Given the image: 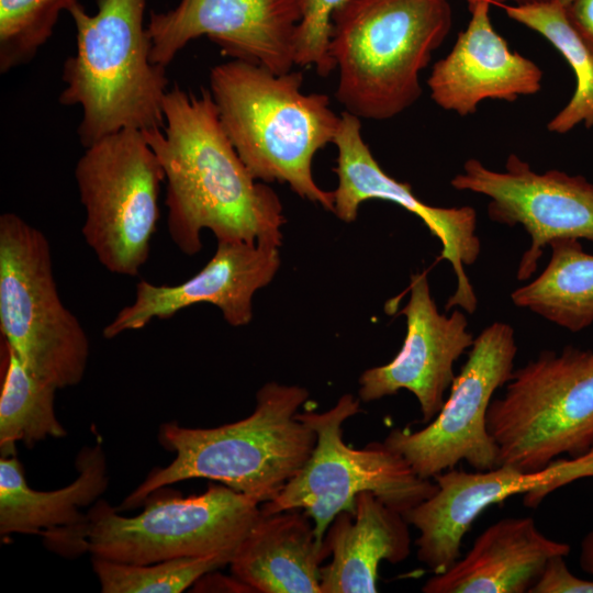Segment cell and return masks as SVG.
<instances>
[{"label":"cell","instance_id":"obj_1","mask_svg":"<svg viewBox=\"0 0 593 593\" xmlns=\"http://www.w3.org/2000/svg\"><path fill=\"white\" fill-rule=\"evenodd\" d=\"M163 128L142 131L165 172L167 228L181 253L201 250V232L217 242L279 247L286 223L278 194L256 180L227 137L210 90L175 85Z\"/></svg>","mask_w":593,"mask_h":593},{"label":"cell","instance_id":"obj_2","mask_svg":"<svg viewBox=\"0 0 593 593\" xmlns=\"http://www.w3.org/2000/svg\"><path fill=\"white\" fill-rule=\"evenodd\" d=\"M309 398L300 385L268 382L256 394L247 417L212 428L164 423L158 439L174 460L154 469L123 501L142 506L159 489L188 479L222 483L257 502L273 500L311 456L315 432L296 413Z\"/></svg>","mask_w":593,"mask_h":593},{"label":"cell","instance_id":"obj_3","mask_svg":"<svg viewBox=\"0 0 593 593\" xmlns=\"http://www.w3.org/2000/svg\"><path fill=\"white\" fill-rule=\"evenodd\" d=\"M303 74H275L233 59L210 71L220 121L256 180L288 183L302 199L334 211V193L312 175L315 154L334 143L340 116L324 93H303Z\"/></svg>","mask_w":593,"mask_h":593},{"label":"cell","instance_id":"obj_4","mask_svg":"<svg viewBox=\"0 0 593 593\" xmlns=\"http://www.w3.org/2000/svg\"><path fill=\"white\" fill-rule=\"evenodd\" d=\"M450 27L448 0H344L329 41L337 101L359 119L399 115L422 96L419 74Z\"/></svg>","mask_w":593,"mask_h":593},{"label":"cell","instance_id":"obj_5","mask_svg":"<svg viewBox=\"0 0 593 593\" xmlns=\"http://www.w3.org/2000/svg\"><path fill=\"white\" fill-rule=\"evenodd\" d=\"M147 0H97L89 14L75 0L76 52L65 60L59 96L82 110L77 133L86 148L125 128H163L166 67L150 60L144 22Z\"/></svg>","mask_w":593,"mask_h":593},{"label":"cell","instance_id":"obj_6","mask_svg":"<svg viewBox=\"0 0 593 593\" xmlns=\"http://www.w3.org/2000/svg\"><path fill=\"white\" fill-rule=\"evenodd\" d=\"M486 415L499 466L524 472L593 449V349H545L518 369Z\"/></svg>","mask_w":593,"mask_h":593},{"label":"cell","instance_id":"obj_7","mask_svg":"<svg viewBox=\"0 0 593 593\" xmlns=\"http://www.w3.org/2000/svg\"><path fill=\"white\" fill-rule=\"evenodd\" d=\"M0 329L36 378L56 389L82 380L88 336L59 296L48 239L15 213L0 216Z\"/></svg>","mask_w":593,"mask_h":593},{"label":"cell","instance_id":"obj_8","mask_svg":"<svg viewBox=\"0 0 593 593\" xmlns=\"http://www.w3.org/2000/svg\"><path fill=\"white\" fill-rule=\"evenodd\" d=\"M359 412V400L346 393L327 411L296 413L315 432L316 443L306 462L278 496L261 503L264 514L302 510L323 540L337 514L354 511L359 493L371 492L403 514L434 494L435 481L421 478L383 441L359 449L345 444L343 425Z\"/></svg>","mask_w":593,"mask_h":593},{"label":"cell","instance_id":"obj_9","mask_svg":"<svg viewBox=\"0 0 593 593\" xmlns=\"http://www.w3.org/2000/svg\"><path fill=\"white\" fill-rule=\"evenodd\" d=\"M125 517L104 500L87 513L82 548L94 557L147 564L233 553L261 514L260 503L222 483L197 495L154 496Z\"/></svg>","mask_w":593,"mask_h":593},{"label":"cell","instance_id":"obj_10","mask_svg":"<svg viewBox=\"0 0 593 593\" xmlns=\"http://www.w3.org/2000/svg\"><path fill=\"white\" fill-rule=\"evenodd\" d=\"M86 211L82 236L110 272L135 277L149 256L165 172L142 131L125 128L85 148L75 168Z\"/></svg>","mask_w":593,"mask_h":593},{"label":"cell","instance_id":"obj_11","mask_svg":"<svg viewBox=\"0 0 593 593\" xmlns=\"http://www.w3.org/2000/svg\"><path fill=\"white\" fill-rule=\"evenodd\" d=\"M516 355L514 328L504 322L488 325L474 337L438 414L422 429H392L383 444L423 479L433 480L460 461L478 471L497 467L486 415L494 393L512 377Z\"/></svg>","mask_w":593,"mask_h":593},{"label":"cell","instance_id":"obj_12","mask_svg":"<svg viewBox=\"0 0 593 593\" xmlns=\"http://www.w3.org/2000/svg\"><path fill=\"white\" fill-rule=\"evenodd\" d=\"M450 184L458 191L488 197L491 221L510 227L521 225L529 235L530 245L517 267L519 281L533 277L551 240L569 237L593 243V183L583 176L557 169L536 172L511 154L503 171L475 158L466 160Z\"/></svg>","mask_w":593,"mask_h":593},{"label":"cell","instance_id":"obj_13","mask_svg":"<svg viewBox=\"0 0 593 593\" xmlns=\"http://www.w3.org/2000/svg\"><path fill=\"white\" fill-rule=\"evenodd\" d=\"M584 478H593V449L557 458L534 472L504 465L475 472L446 470L433 478L434 494L404 514L418 532L416 557L434 573L444 572L460 558L462 538L489 506L523 494V504L536 508L553 491Z\"/></svg>","mask_w":593,"mask_h":593},{"label":"cell","instance_id":"obj_14","mask_svg":"<svg viewBox=\"0 0 593 593\" xmlns=\"http://www.w3.org/2000/svg\"><path fill=\"white\" fill-rule=\"evenodd\" d=\"M302 0H180L171 10L150 12V60L167 67L186 45L208 36L223 54L291 71Z\"/></svg>","mask_w":593,"mask_h":593},{"label":"cell","instance_id":"obj_15","mask_svg":"<svg viewBox=\"0 0 593 593\" xmlns=\"http://www.w3.org/2000/svg\"><path fill=\"white\" fill-rule=\"evenodd\" d=\"M337 148L338 184L334 193L333 213L347 223L356 220L360 204L384 200L401 205L419 217L441 244L439 259H446L456 276V289L445 310L461 307L473 314L478 299L466 267L473 265L481 253L477 234V211L472 206L440 208L424 203L410 183L390 177L373 157L361 135L360 119L344 111L334 143Z\"/></svg>","mask_w":593,"mask_h":593},{"label":"cell","instance_id":"obj_16","mask_svg":"<svg viewBox=\"0 0 593 593\" xmlns=\"http://www.w3.org/2000/svg\"><path fill=\"white\" fill-rule=\"evenodd\" d=\"M400 313L406 318L403 345L390 362L361 373L359 400L372 402L405 389L419 404L421 422L428 424L445 403L456 361L474 337L463 312L439 313L426 271L411 276L410 299Z\"/></svg>","mask_w":593,"mask_h":593},{"label":"cell","instance_id":"obj_17","mask_svg":"<svg viewBox=\"0 0 593 593\" xmlns=\"http://www.w3.org/2000/svg\"><path fill=\"white\" fill-rule=\"evenodd\" d=\"M280 266L279 247L244 242H217L209 262L193 277L176 286L146 280L136 284L134 301L121 309L103 328L107 339L145 327L153 320L170 318L198 304L217 306L232 326L253 318V296L267 286Z\"/></svg>","mask_w":593,"mask_h":593},{"label":"cell","instance_id":"obj_18","mask_svg":"<svg viewBox=\"0 0 593 593\" xmlns=\"http://www.w3.org/2000/svg\"><path fill=\"white\" fill-rule=\"evenodd\" d=\"M470 21L451 51L427 79L432 100L460 116L472 114L488 99L514 102L541 89L542 71L513 52L493 27L488 0H467Z\"/></svg>","mask_w":593,"mask_h":593},{"label":"cell","instance_id":"obj_19","mask_svg":"<svg viewBox=\"0 0 593 593\" xmlns=\"http://www.w3.org/2000/svg\"><path fill=\"white\" fill-rule=\"evenodd\" d=\"M77 479L55 491L29 486L15 456L0 459V534H40L46 545L64 555L83 551L87 514L79 510L98 501L108 485L101 444L85 447L77 456Z\"/></svg>","mask_w":593,"mask_h":593},{"label":"cell","instance_id":"obj_20","mask_svg":"<svg viewBox=\"0 0 593 593\" xmlns=\"http://www.w3.org/2000/svg\"><path fill=\"white\" fill-rule=\"evenodd\" d=\"M571 547L545 536L534 518L505 517L485 528L470 550L435 573L425 593H530L555 557Z\"/></svg>","mask_w":593,"mask_h":593},{"label":"cell","instance_id":"obj_21","mask_svg":"<svg viewBox=\"0 0 593 593\" xmlns=\"http://www.w3.org/2000/svg\"><path fill=\"white\" fill-rule=\"evenodd\" d=\"M410 526L373 493H359L354 511L337 514L326 529L331 561L321 568V593L378 592L380 563L396 564L411 553Z\"/></svg>","mask_w":593,"mask_h":593},{"label":"cell","instance_id":"obj_22","mask_svg":"<svg viewBox=\"0 0 593 593\" xmlns=\"http://www.w3.org/2000/svg\"><path fill=\"white\" fill-rule=\"evenodd\" d=\"M328 557L304 511L261 512L230 567L254 593H321V568Z\"/></svg>","mask_w":593,"mask_h":593},{"label":"cell","instance_id":"obj_23","mask_svg":"<svg viewBox=\"0 0 593 593\" xmlns=\"http://www.w3.org/2000/svg\"><path fill=\"white\" fill-rule=\"evenodd\" d=\"M546 268L527 284L515 289L511 300L571 333L593 324V255L578 238L549 243Z\"/></svg>","mask_w":593,"mask_h":593},{"label":"cell","instance_id":"obj_24","mask_svg":"<svg viewBox=\"0 0 593 593\" xmlns=\"http://www.w3.org/2000/svg\"><path fill=\"white\" fill-rule=\"evenodd\" d=\"M512 20L544 36L568 61L575 76L574 93L548 122L547 130L564 134L583 123L593 127V56L569 22L562 0L515 5L501 4Z\"/></svg>","mask_w":593,"mask_h":593},{"label":"cell","instance_id":"obj_25","mask_svg":"<svg viewBox=\"0 0 593 593\" xmlns=\"http://www.w3.org/2000/svg\"><path fill=\"white\" fill-rule=\"evenodd\" d=\"M4 373L0 395L1 456H14L18 441L33 447L47 437L60 438L67 432L59 423L54 385L36 378L2 340Z\"/></svg>","mask_w":593,"mask_h":593},{"label":"cell","instance_id":"obj_26","mask_svg":"<svg viewBox=\"0 0 593 593\" xmlns=\"http://www.w3.org/2000/svg\"><path fill=\"white\" fill-rule=\"evenodd\" d=\"M231 559L230 555H211L133 564L92 556V567L103 593H179L230 564Z\"/></svg>","mask_w":593,"mask_h":593},{"label":"cell","instance_id":"obj_27","mask_svg":"<svg viewBox=\"0 0 593 593\" xmlns=\"http://www.w3.org/2000/svg\"><path fill=\"white\" fill-rule=\"evenodd\" d=\"M75 0H0V72L31 61Z\"/></svg>","mask_w":593,"mask_h":593},{"label":"cell","instance_id":"obj_28","mask_svg":"<svg viewBox=\"0 0 593 593\" xmlns=\"http://www.w3.org/2000/svg\"><path fill=\"white\" fill-rule=\"evenodd\" d=\"M343 1L302 0V18L294 40L296 66L313 67L322 77L336 69L329 55L332 14Z\"/></svg>","mask_w":593,"mask_h":593},{"label":"cell","instance_id":"obj_29","mask_svg":"<svg viewBox=\"0 0 593 593\" xmlns=\"http://www.w3.org/2000/svg\"><path fill=\"white\" fill-rule=\"evenodd\" d=\"M566 557H555L530 593H593V580L575 577L567 567Z\"/></svg>","mask_w":593,"mask_h":593},{"label":"cell","instance_id":"obj_30","mask_svg":"<svg viewBox=\"0 0 593 593\" xmlns=\"http://www.w3.org/2000/svg\"><path fill=\"white\" fill-rule=\"evenodd\" d=\"M567 18L593 56V0H562Z\"/></svg>","mask_w":593,"mask_h":593},{"label":"cell","instance_id":"obj_31","mask_svg":"<svg viewBox=\"0 0 593 593\" xmlns=\"http://www.w3.org/2000/svg\"><path fill=\"white\" fill-rule=\"evenodd\" d=\"M211 572L204 574L194 583L197 589L194 591L253 592L249 586L234 575L227 578L220 574H211Z\"/></svg>","mask_w":593,"mask_h":593},{"label":"cell","instance_id":"obj_32","mask_svg":"<svg viewBox=\"0 0 593 593\" xmlns=\"http://www.w3.org/2000/svg\"><path fill=\"white\" fill-rule=\"evenodd\" d=\"M579 564L585 573L593 577V529L581 541Z\"/></svg>","mask_w":593,"mask_h":593},{"label":"cell","instance_id":"obj_33","mask_svg":"<svg viewBox=\"0 0 593 593\" xmlns=\"http://www.w3.org/2000/svg\"><path fill=\"white\" fill-rule=\"evenodd\" d=\"M491 5H501V4H507V2H512L515 5H525V4H534V3H541L547 2L550 0H488Z\"/></svg>","mask_w":593,"mask_h":593}]
</instances>
